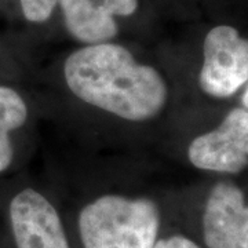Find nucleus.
Returning a JSON list of instances; mask_svg holds the SVG:
<instances>
[{"mask_svg":"<svg viewBox=\"0 0 248 248\" xmlns=\"http://www.w3.org/2000/svg\"><path fill=\"white\" fill-rule=\"evenodd\" d=\"M63 76L83 102L130 122L153 119L169 98L157 69L140 63L128 48L112 42L73 51L65 61Z\"/></svg>","mask_w":248,"mask_h":248,"instance_id":"f257e3e1","label":"nucleus"},{"mask_svg":"<svg viewBox=\"0 0 248 248\" xmlns=\"http://www.w3.org/2000/svg\"><path fill=\"white\" fill-rule=\"evenodd\" d=\"M78 223L84 248H153L160 213L149 199L105 195L81 210Z\"/></svg>","mask_w":248,"mask_h":248,"instance_id":"f03ea898","label":"nucleus"},{"mask_svg":"<svg viewBox=\"0 0 248 248\" xmlns=\"http://www.w3.org/2000/svg\"><path fill=\"white\" fill-rule=\"evenodd\" d=\"M248 81V39L231 25L208 31L203 43L200 89L215 98H229Z\"/></svg>","mask_w":248,"mask_h":248,"instance_id":"7ed1b4c3","label":"nucleus"},{"mask_svg":"<svg viewBox=\"0 0 248 248\" xmlns=\"http://www.w3.org/2000/svg\"><path fill=\"white\" fill-rule=\"evenodd\" d=\"M196 169L239 174L248 166V110L234 108L218 128L199 135L187 149Z\"/></svg>","mask_w":248,"mask_h":248,"instance_id":"20e7f679","label":"nucleus"},{"mask_svg":"<svg viewBox=\"0 0 248 248\" xmlns=\"http://www.w3.org/2000/svg\"><path fill=\"white\" fill-rule=\"evenodd\" d=\"M17 248H71L54 205L35 189H24L10 203Z\"/></svg>","mask_w":248,"mask_h":248,"instance_id":"39448f33","label":"nucleus"},{"mask_svg":"<svg viewBox=\"0 0 248 248\" xmlns=\"http://www.w3.org/2000/svg\"><path fill=\"white\" fill-rule=\"evenodd\" d=\"M203 236L208 248H248V205L232 182H219L208 195L203 215Z\"/></svg>","mask_w":248,"mask_h":248,"instance_id":"423d86ee","label":"nucleus"},{"mask_svg":"<svg viewBox=\"0 0 248 248\" xmlns=\"http://www.w3.org/2000/svg\"><path fill=\"white\" fill-rule=\"evenodd\" d=\"M68 33L83 45L110 42L119 35L117 17H131L140 0H58Z\"/></svg>","mask_w":248,"mask_h":248,"instance_id":"0eeeda50","label":"nucleus"},{"mask_svg":"<svg viewBox=\"0 0 248 248\" xmlns=\"http://www.w3.org/2000/svg\"><path fill=\"white\" fill-rule=\"evenodd\" d=\"M28 119L24 98L7 86H0V172L9 169L13 160L10 133L22 127Z\"/></svg>","mask_w":248,"mask_h":248,"instance_id":"6e6552de","label":"nucleus"},{"mask_svg":"<svg viewBox=\"0 0 248 248\" xmlns=\"http://www.w3.org/2000/svg\"><path fill=\"white\" fill-rule=\"evenodd\" d=\"M24 18L32 24H45L58 6V0H18Z\"/></svg>","mask_w":248,"mask_h":248,"instance_id":"1a4fd4ad","label":"nucleus"},{"mask_svg":"<svg viewBox=\"0 0 248 248\" xmlns=\"http://www.w3.org/2000/svg\"><path fill=\"white\" fill-rule=\"evenodd\" d=\"M153 248H200L195 241H192L190 239H187L185 236H171L167 239L157 240L155 243Z\"/></svg>","mask_w":248,"mask_h":248,"instance_id":"9d476101","label":"nucleus"},{"mask_svg":"<svg viewBox=\"0 0 248 248\" xmlns=\"http://www.w3.org/2000/svg\"><path fill=\"white\" fill-rule=\"evenodd\" d=\"M241 102H243V108H246L248 110V81H247V87H246V91L241 97Z\"/></svg>","mask_w":248,"mask_h":248,"instance_id":"9b49d317","label":"nucleus"}]
</instances>
